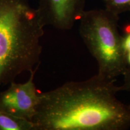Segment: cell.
<instances>
[{
	"instance_id": "obj_5",
	"label": "cell",
	"mask_w": 130,
	"mask_h": 130,
	"mask_svg": "<svg viewBox=\"0 0 130 130\" xmlns=\"http://www.w3.org/2000/svg\"><path fill=\"white\" fill-rule=\"evenodd\" d=\"M85 0H39L37 10L45 26L69 30L85 11Z\"/></svg>"
},
{
	"instance_id": "obj_3",
	"label": "cell",
	"mask_w": 130,
	"mask_h": 130,
	"mask_svg": "<svg viewBox=\"0 0 130 130\" xmlns=\"http://www.w3.org/2000/svg\"><path fill=\"white\" fill-rule=\"evenodd\" d=\"M79 21L80 36L98 64L97 74L111 79L123 75L128 64L119 15L106 9L85 10Z\"/></svg>"
},
{
	"instance_id": "obj_4",
	"label": "cell",
	"mask_w": 130,
	"mask_h": 130,
	"mask_svg": "<svg viewBox=\"0 0 130 130\" xmlns=\"http://www.w3.org/2000/svg\"><path fill=\"white\" fill-rule=\"evenodd\" d=\"M39 67L37 66L31 71L30 77L25 83H16L13 81L6 90L0 93V111L31 121L40 99L34 82Z\"/></svg>"
},
{
	"instance_id": "obj_1",
	"label": "cell",
	"mask_w": 130,
	"mask_h": 130,
	"mask_svg": "<svg viewBox=\"0 0 130 130\" xmlns=\"http://www.w3.org/2000/svg\"><path fill=\"white\" fill-rule=\"evenodd\" d=\"M115 79L95 75L39 93L35 130H126L130 104L117 97Z\"/></svg>"
},
{
	"instance_id": "obj_10",
	"label": "cell",
	"mask_w": 130,
	"mask_h": 130,
	"mask_svg": "<svg viewBox=\"0 0 130 130\" xmlns=\"http://www.w3.org/2000/svg\"><path fill=\"white\" fill-rule=\"evenodd\" d=\"M126 61L128 66H130V51L126 53Z\"/></svg>"
},
{
	"instance_id": "obj_8",
	"label": "cell",
	"mask_w": 130,
	"mask_h": 130,
	"mask_svg": "<svg viewBox=\"0 0 130 130\" xmlns=\"http://www.w3.org/2000/svg\"><path fill=\"white\" fill-rule=\"evenodd\" d=\"M123 75V82L122 85L119 86L120 91L130 92V66H127Z\"/></svg>"
},
{
	"instance_id": "obj_6",
	"label": "cell",
	"mask_w": 130,
	"mask_h": 130,
	"mask_svg": "<svg viewBox=\"0 0 130 130\" xmlns=\"http://www.w3.org/2000/svg\"><path fill=\"white\" fill-rule=\"evenodd\" d=\"M0 130H35L32 123L0 111Z\"/></svg>"
},
{
	"instance_id": "obj_2",
	"label": "cell",
	"mask_w": 130,
	"mask_h": 130,
	"mask_svg": "<svg viewBox=\"0 0 130 130\" xmlns=\"http://www.w3.org/2000/svg\"><path fill=\"white\" fill-rule=\"evenodd\" d=\"M44 27L28 0H0V86L39 66Z\"/></svg>"
},
{
	"instance_id": "obj_7",
	"label": "cell",
	"mask_w": 130,
	"mask_h": 130,
	"mask_svg": "<svg viewBox=\"0 0 130 130\" xmlns=\"http://www.w3.org/2000/svg\"><path fill=\"white\" fill-rule=\"evenodd\" d=\"M105 9L118 15L130 12V0H107Z\"/></svg>"
},
{
	"instance_id": "obj_9",
	"label": "cell",
	"mask_w": 130,
	"mask_h": 130,
	"mask_svg": "<svg viewBox=\"0 0 130 130\" xmlns=\"http://www.w3.org/2000/svg\"><path fill=\"white\" fill-rule=\"evenodd\" d=\"M123 46L126 53L130 51V32L123 37Z\"/></svg>"
},
{
	"instance_id": "obj_11",
	"label": "cell",
	"mask_w": 130,
	"mask_h": 130,
	"mask_svg": "<svg viewBox=\"0 0 130 130\" xmlns=\"http://www.w3.org/2000/svg\"><path fill=\"white\" fill-rule=\"evenodd\" d=\"M103 1H104V2L105 3V2H106V1H107V0H103Z\"/></svg>"
}]
</instances>
